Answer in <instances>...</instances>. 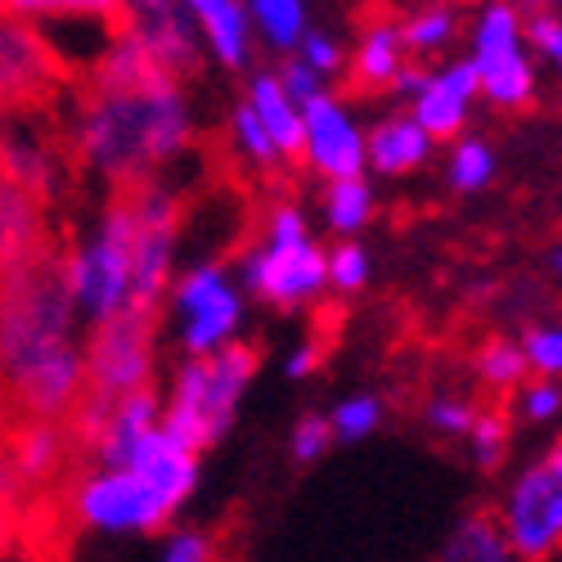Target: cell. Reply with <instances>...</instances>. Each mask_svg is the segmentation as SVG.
I'll return each instance as SVG.
<instances>
[{
    "mask_svg": "<svg viewBox=\"0 0 562 562\" xmlns=\"http://www.w3.org/2000/svg\"><path fill=\"white\" fill-rule=\"evenodd\" d=\"M225 139H229L234 158H239L244 167H252V171H274V167H284V162H279V154H274V145H270L266 126L257 122V113H252L244 100L234 104L229 117H225Z\"/></svg>",
    "mask_w": 562,
    "mask_h": 562,
    "instance_id": "cell-30",
    "label": "cell"
},
{
    "mask_svg": "<svg viewBox=\"0 0 562 562\" xmlns=\"http://www.w3.org/2000/svg\"><path fill=\"white\" fill-rule=\"evenodd\" d=\"M293 55H297L319 81H334L338 72H347V45H342L334 32H324V27H311Z\"/></svg>",
    "mask_w": 562,
    "mask_h": 562,
    "instance_id": "cell-37",
    "label": "cell"
},
{
    "mask_svg": "<svg viewBox=\"0 0 562 562\" xmlns=\"http://www.w3.org/2000/svg\"><path fill=\"white\" fill-rule=\"evenodd\" d=\"M199 117L184 86L154 72L135 86L90 81L68 117L72 154L113 190H135L194 149Z\"/></svg>",
    "mask_w": 562,
    "mask_h": 562,
    "instance_id": "cell-2",
    "label": "cell"
},
{
    "mask_svg": "<svg viewBox=\"0 0 562 562\" xmlns=\"http://www.w3.org/2000/svg\"><path fill=\"white\" fill-rule=\"evenodd\" d=\"M64 261L36 252L0 270V392L27 418L64 424L86 401V338Z\"/></svg>",
    "mask_w": 562,
    "mask_h": 562,
    "instance_id": "cell-1",
    "label": "cell"
},
{
    "mask_svg": "<svg viewBox=\"0 0 562 562\" xmlns=\"http://www.w3.org/2000/svg\"><path fill=\"white\" fill-rule=\"evenodd\" d=\"M10 540V504H0V549Z\"/></svg>",
    "mask_w": 562,
    "mask_h": 562,
    "instance_id": "cell-45",
    "label": "cell"
},
{
    "mask_svg": "<svg viewBox=\"0 0 562 562\" xmlns=\"http://www.w3.org/2000/svg\"><path fill=\"white\" fill-rule=\"evenodd\" d=\"M432 154H437V139L405 109H392L364 126V171L373 176H387V180L414 176L432 162Z\"/></svg>",
    "mask_w": 562,
    "mask_h": 562,
    "instance_id": "cell-17",
    "label": "cell"
},
{
    "mask_svg": "<svg viewBox=\"0 0 562 562\" xmlns=\"http://www.w3.org/2000/svg\"><path fill=\"white\" fill-rule=\"evenodd\" d=\"M508 446H513V414L495 409V405H482L473 432H468V450H473V463L482 473H495V468L508 459Z\"/></svg>",
    "mask_w": 562,
    "mask_h": 562,
    "instance_id": "cell-33",
    "label": "cell"
},
{
    "mask_svg": "<svg viewBox=\"0 0 562 562\" xmlns=\"http://www.w3.org/2000/svg\"><path fill=\"white\" fill-rule=\"evenodd\" d=\"M244 5H248L257 45H266L279 59H289L311 32V0H244Z\"/></svg>",
    "mask_w": 562,
    "mask_h": 562,
    "instance_id": "cell-25",
    "label": "cell"
},
{
    "mask_svg": "<svg viewBox=\"0 0 562 562\" xmlns=\"http://www.w3.org/2000/svg\"><path fill=\"white\" fill-rule=\"evenodd\" d=\"M41 229H45L41 225V199L0 176V270L36 257L45 248Z\"/></svg>",
    "mask_w": 562,
    "mask_h": 562,
    "instance_id": "cell-22",
    "label": "cell"
},
{
    "mask_svg": "<svg viewBox=\"0 0 562 562\" xmlns=\"http://www.w3.org/2000/svg\"><path fill=\"white\" fill-rule=\"evenodd\" d=\"M373 212H379V194H373L369 176L329 180L319 194V216H324V229H329L334 239H360L373 221Z\"/></svg>",
    "mask_w": 562,
    "mask_h": 562,
    "instance_id": "cell-24",
    "label": "cell"
},
{
    "mask_svg": "<svg viewBox=\"0 0 562 562\" xmlns=\"http://www.w3.org/2000/svg\"><path fill=\"white\" fill-rule=\"evenodd\" d=\"M513 414L531 428L558 424L562 418V383L558 379H527L518 392H513Z\"/></svg>",
    "mask_w": 562,
    "mask_h": 562,
    "instance_id": "cell-36",
    "label": "cell"
},
{
    "mask_svg": "<svg viewBox=\"0 0 562 562\" xmlns=\"http://www.w3.org/2000/svg\"><path fill=\"white\" fill-rule=\"evenodd\" d=\"M302 167L319 176L324 184L369 176L364 171V122L334 86L302 104Z\"/></svg>",
    "mask_w": 562,
    "mask_h": 562,
    "instance_id": "cell-12",
    "label": "cell"
},
{
    "mask_svg": "<svg viewBox=\"0 0 562 562\" xmlns=\"http://www.w3.org/2000/svg\"><path fill=\"white\" fill-rule=\"evenodd\" d=\"M190 10L203 55L225 68V72H248L257 59V36H252V19L244 0H180Z\"/></svg>",
    "mask_w": 562,
    "mask_h": 562,
    "instance_id": "cell-18",
    "label": "cell"
},
{
    "mask_svg": "<svg viewBox=\"0 0 562 562\" xmlns=\"http://www.w3.org/2000/svg\"><path fill=\"white\" fill-rule=\"evenodd\" d=\"M64 279L86 329L131 311V212L122 199H113L72 244Z\"/></svg>",
    "mask_w": 562,
    "mask_h": 562,
    "instance_id": "cell-6",
    "label": "cell"
},
{
    "mask_svg": "<svg viewBox=\"0 0 562 562\" xmlns=\"http://www.w3.org/2000/svg\"><path fill=\"white\" fill-rule=\"evenodd\" d=\"M522 27H527L531 59L562 72V14H531V19H522Z\"/></svg>",
    "mask_w": 562,
    "mask_h": 562,
    "instance_id": "cell-39",
    "label": "cell"
},
{
    "mask_svg": "<svg viewBox=\"0 0 562 562\" xmlns=\"http://www.w3.org/2000/svg\"><path fill=\"white\" fill-rule=\"evenodd\" d=\"M158 562H216V540L203 527H167Z\"/></svg>",
    "mask_w": 562,
    "mask_h": 562,
    "instance_id": "cell-40",
    "label": "cell"
},
{
    "mask_svg": "<svg viewBox=\"0 0 562 562\" xmlns=\"http://www.w3.org/2000/svg\"><path fill=\"white\" fill-rule=\"evenodd\" d=\"M244 104H248V109L257 113V122L266 126L279 162H302V104L284 90V81H279L274 68L248 72Z\"/></svg>",
    "mask_w": 562,
    "mask_h": 562,
    "instance_id": "cell-21",
    "label": "cell"
},
{
    "mask_svg": "<svg viewBox=\"0 0 562 562\" xmlns=\"http://www.w3.org/2000/svg\"><path fill=\"white\" fill-rule=\"evenodd\" d=\"M338 441H334V428H329V414H302L293 432H289V454L297 463H319Z\"/></svg>",
    "mask_w": 562,
    "mask_h": 562,
    "instance_id": "cell-38",
    "label": "cell"
},
{
    "mask_svg": "<svg viewBox=\"0 0 562 562\" xmlns=\"http://www.w3.org/2000/svg\"><path fill=\"white\" fill-rule=\"evenodd\" d=\"M59 64L32 23L0 14V104H32L50 90Z\"/></svg>",
    "mask_w": 562,
    "mask_h": 562,
    "instance_id": "cell-16",
    "label": "cell"
},
{
    "mask_svg": "<svg viewBox=\"0 0 562 562\" xmlns=\"http://www.w3.org/2000/svg\"><path fill=\"white\" fill-rule=\"evenodd\" d=\"M122 32L149 55V64L176 81L199 72L203 41L180 0H122Z\"/></svg>",
    "mask_w": 562,
    "mask_h": 562,
    "instance_id": "cell-13",
    "label": "cell"
},
{
    "mask_svg": "<svg viewBox=\"0 0 562 562\" xmlns=\"http://www.w3.org/2000/svg\"><path fill=\"white\" fill-rule=\"evenodd\" d=\"M473 373H477V383L486 392H504V396H513L531 379L527 356H522V347L513 338H486L477 347V356H473Z\"/></svg>",
    "mask_w": 562,
    "mask_h": 562,
    "instance_id": "cell-28",
    "label": "cell"
},
{
    "mask_svg": "<svg viewBox=\"0 0 562 562\" xmlns=\"http://www.w3.org/2000/svg\"><path fill=\"white\" fill-rule=\"evenodd\" d=\"M158 373V334L154 315H117L95 324L86 338V401L81 405H117L135 392H149Z\"/></svg>",
    "mask_w": 562,
    "mask_h": 562,
    "instance_id": "cell-11",
    "label": "cell"
},
{
    "mask_svg": "<svg viewBox=\"0 0 562 562\" xmlns=\"http://www.w3.org/2000/svg\"><path fill=\"white\" fill-rule=\"evenodd\" d=\"M432 562H518L495 522V513L473 508L450 527V536L441 540V549L432 553Z\"/></svg>",
    "mask_w": 562,
    "mask_h": 562,
    "instance_id": "cell-23",
    "label": "cell"
},
{
    "mask_svg": "<svg viewBox=\"0 0 562 562\" xmlns=\"http://www.w3.org/2000/svg\"><path fill=\"white\" fill-rule=\"evenodd\" d=\"M495 522L518 562H549L562 553V441L513 473Z\"/></svg>",
    "mask_w": 562,
    "mask_h": 562,
    "instance_id": "cell-10",
    "label": "cell"
},
{
    "mask_svg": "<svg viewBox=\"0 0 562 562\" xmlns=\"http://www.w3.org/2000/svg\"><path fill=\"white\" fill-rule=\"evenodd\" d=\"M477 414H482V401L463 396V392H437L424 405V424L441 441H468V432H473V424H477Z\"/></svg>",
    "mask_w": 562,
    "mask_h": 562,
    "instance_id": "cell-32",
    "label": "cell"
},
{
    "mask_svg": "<svg viewBox=\"0 0 562 562\" xmlns=\"http://www.w3.org/2000/svg\"><path fill=\"white\" fill-rule=\"evenodd\" d=\"M369 279H373V257L360 239H338L329 248V293L338 297H356L369 289Z\"/></svg>",
    "mask_w": 562,
    "mask_h": 562,
    "instance_id": "cell-34",
    "label": "cell"
},
{
    "mask_svg": "<svg viewBox=\"0 0 562 562\" xmlns=\"http://www.w3.org/2000/svg\"><path fill=\"white\" fill-rule=\"evenodd\" d=\"M261 356L252 342H234L212 356H184L162 396V428L184 450L207 454L239 424L244 396L257 383Z\"/></svg>",
    "mask_w": 562,
    "mask_h": 562,
    "instance_id": "cell-3",
    "label": "cell"
},
{
    "mask_svg": "<svg viewBox=\"0 0 562 562\" xmlns=\"http://www.w3.org/2000/svg\"><path fill=\"white\" fill-rule=\"evenodd\" d=\"M531 379H558L562 383V319H540L518 338Z\"/></svg>",
    "mask_w": 562,
    "mask_h": 562,
    "instance_id": "cell-35",
    "label": "cell"
},
{
    "mask_svg": "<svg viewBox=\"0 0 562 562\" xmlns=\"http://www.w3.org/2000/svg\"><path fill=\"white\" fill-rule=\"evenodd\" d=\"M77 527L95 536H158L176 522L180 504L131 468L90 463L68 491Z\"/></svg>",
    "mask_w": 562,
    "mask_h": 562,
    "instance_id": "cell-8",
    "label": "cell"
},
{
    "mask_svg": "<svg viewBox=\"0 0 562 562\" xmlns=\"http://www.w3.org/2000/svg\"><path fill=\"white\" fill-rule=\"evenodd\" d=\"M0 14L19 23H55V19H117L122 23V0H0Z\"/></svg>",
    "mask_w": 562,
    "mask_h": 562,
    "instance_id": "cell-29",
    "label": "cell"
},
{
    "mask_svg": "<svg viewBox=\"0 0 562 562\" xmlns=\"http://www.w3.org/2000/svg\"><path fill=\"white\" fill-rule=\"evenodd\" d=\"M122 203L131 212V311L158 315L180 270V199L171 184L145 180Z\"/></svg>",
    "mask_w": 562,
    "mask_h": 562,
    "instance_id": "cell-9",
    "label": "cell"
},
{
    "mask_svg": "<svg viewBox=\"0 0 562 562\" xmlns=\"http://www.w3.org/2000/svg\"><path fill=\"white\" fill-rule=\"evenodd\" d=\"M495 176H499V154L486 135L463 131L446 145V184L454 194H482L495 184Z\"/></svg>",
    "mask_w": 562,
    "mask_h": 562,
    "instance_id": "cell-26",
    "label": "cell"
},
{
    "mask_svg": "<svg viewBox=\"0 0 562 562\" xmlns=\"http://www.w3.org/2000/svg\"><path fill=\"white\" fill-rule=\"evenodd\" d=\"M513 5H518L522 19H531V14H562V0H513Z\"/></svg>",
    "mask_w": 562,
    "mask_h": 562,
    "instance_id": "cell-44",
    "label": "cell"
},
{
    "mask_svg": "<svg viewBox=\"0 0 562 562\" xmlns=\"http://www.w3.org/2000/svg\"><path fill=\"white\" fill-rule=\"evenodd\" d=\"M68 446H72V432L64 424L27 418V424L0 446V504L50 486L68 459Z\"/></svg>",
    "mask_w": 562,
    "mask_h": 562,
    "instance_id": "cell-15",
    "label": "cell"
},
{
    "mask_svg": "<svg viewBox=\"0 0 562 562\" xmlns=\"http://www.w3.org/2000/svg\"><path fill=\"white\" fill-rule=\"evenodd\" d=\"M279 81H284V90H289V95L297 100V104H306V100H315L319 95V90H329V81H319L297 55H289V59H279Z\"/></svg>",
    "mask_w": 562,
    "mask_h": 562,
    "instance_id": "cell-41",
    "label": "cell"
},
{
    "mask_svg": "<svg viewBox=\"0 0 562 562\" xmlns=\"http://www.w3.org/2000/svg\"><path fill=\"white\" fill-rule=\"evenodd\" d=\"M239 289L270 311H306L329 293V248H324L297 203H274L257 244L234 266Z\"/></svg>",
    "mask_w": 562,
    "mask_h": 562,
    "instance_id": "cell-4",
    "label": "cell"
},
{
    "mask_svg": "<svg viewBox=\"0 0 562 562\" xmlns=\"http://www.w3.org/2000/svg\"><path fill=\"white\" fill-rule=\"evenodd\" d=\"M396 23H401V41H405L409 64H424V68L454 59L450 50H459L463 27H468L459 0H418V5H409Z\"/></svg>",
    "mask_w": 562,
    "mask_h": 562,
    "instance_id": "cell-20",
    "label": "cell"
},
{
    "mask_svg": "<svg viewBox=\"0 0 562 562\" xmlns=\"http://www.w3.org/2000/svg\"><path fill=\"white\" fill-rule=\"evenodd\" d=\"M383 424H387V401H383L379 392H351V396H342V401L329 409L334 441H342V446L369 441Z\"/></svg>",
    "mask_w": 562,
    "mask_h": 562,
    "instance_id": "cell-31",
    "label": "cell"
},
{
    "mask_svg": "<svg viewBox=\"0 0 562 562\" xmlns=\"http://www.w3.org/2000/svg\"><path fill=\"white\" fill-rule=\"evenodd\" d=\"M409 55L401 41L396 19H373L360 27V36L347 45V77L360 95H387L392 81L405 72Z\"/></svg>",
    "mask_w": 562,
    "mask_h": 562,
    "instance_id": "cell-19",
    "label": "cell"
},
{
    "mask_svg": "<svg viewBox=\"0 0 562 562\" xmlns=\"http://www.w3.org/2000/svg\"><path fill=\"white\" fill-rule=\"evenodd\" d=\"M468 64L477 72L482 104L495 113H522L540 95V64L527 50V27L513 0H491L468 14L463 27Z\"/></svg>",
    "mask_w": 562,
    "mask_h": 562,
    "instance_id": "cell-5",
    "label": "cell"
},
{
    "mask_svg": "<svg viewBox=\"0 0 562 562\" xmlns=\"http://www.w3.org/2000/svg\"><path fill=\"white\" fill-rule=\"evenodd\" d=\"M477 104H482L477 72H473V64H468L463 55H454V59L428 68L424 90H418V95L405 104V113L424 126L437 145H450V139H459L468 131Z\"/></svg>",
    "mask_w": 562,
    "mask_h": 562,
    "instance_id": "cell-14",
    "label": "cell"
},
{
    "mask_svg": "<svg viewBox=\"0 0 562 562\" xmlns=\"http://www.w3.org/2000/svg\"><path fill=\"white\" fill-rule=\"evenodd\" d=\"M167 311H171L176 347L184 356H212V351L244 342L248 293L239 289L234 270L216 257H203L194 266L176 270L167 289Z\"/></svg>",
    "mask_w": 562,
    "mask_h": 562,
    "instance_id": "cell-7",
    "label": "cell"
},
{
    "mask_svg": "<svg viewBox=\"0 0 562 562\" xmlns=\"http://www.w3.org/2000/svg\"><path fill=\"white\" fill-rule=\"evenodd\" d=\"M0 176L14 180L19 190L45 199L55 190V158H50V149H45L36 135L10 131L5 139H0Z\"/></svg>",
    "mask_w": 562,
    "mask_h": 562,
    "instance_id": "cell-27",
    "label": "cell"
},
{
    "mask_svg": "<svg viewBox=\"0 0 562 562\" xmlns=\"http://www.w3.org/2000/svg\"><path fill=\"white\" fill-rule=\"evenodd\" d=\"M549 270H553V279H562V244L549 252Z\"/></svg>",
    "mask_w": 562,
    "mask_h": 562,
    "instance_id": "cell-46",
    "label": "cell"
},
{
    "mask_svg": "<svg viewBox=\"0 0 562 562\" xmlns=\"http://www.w3.org/2000/svg\"><path fill=\"white\" fill-rule=\"evenodd\" d=\"M459 5H473L477 10V5H491V0H459Z\"/></svg>",
    "mask_w": 562,
    "mask_h": 562,
    "instance_id": "cell-47",
    "label": "cell"
},
{
    "mask_svg": "<svg viewBox=\"0 0 562 562\" xmlns=\"http://www.w3.org/2000/svg\"><path fill=\"white\" fill-rule=\"evenodd\" d=\"M319 364H324V347H319L315 338H302V342L284 356V379L302 383V379H311V373H319Z\"/></svg>",
    "mask_w": 562,
    "mask_h": 562,
    "instance_id": "cell-42",
    "label": "cell"
},
{
    "mask_svg": "<svg viewBox=\"0 0 562 562\" xmlns=\"http://www.w3.org/2000/svg\"><path fill=\"white\" fill-rule=\"evenodd\" d=\"M424 81H428V68H424V64H405V72L392 81L387 95H396L401 104H409V100L418 95V90H424Z\"/></svg>",
    "mask_w": 562,
    "mask_h": 562,
    "instance_id": "cell-43",
    "label": "cell"
}]
</instances>
